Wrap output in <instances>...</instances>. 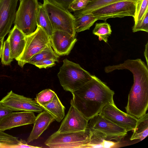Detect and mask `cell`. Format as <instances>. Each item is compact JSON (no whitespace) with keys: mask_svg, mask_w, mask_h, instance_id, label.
<instances>
[{"mask_svg":"<svg viewBox=\"0 0 148 148\" xmlns=\"http://www.w3.org/2000/svg\"><path fill=\"white\" fill-rule=\"evenodd\" d=\"M112 72L127 69L132 73L134 83L129 92L125 107L127 113L138 119L145 115L148 107V68L140 59H128L123 63L110 66Z\"/></svg>","mask_w":148,"mask_h":148,"instance_id":"cell-1","label":"cell"},{"mask_svg":"<svg viewBox=\"0 0 148 148\" xmlns=\"http://www.w3.org/2000/svg\"><path fill=\"white\" fill-rule=\"evenodd\" d=\"M116 124L123 127L127 132L133 130L138 119L120 110L114 104L106 105L99 113Z\"/></svg>","mask_w":148,"mask_h":148,"instance_id":"cell-12","label":"cell"},{"mask_svg":"<svg viewBox=\"0 0 148 148\" xmlns=\"http://www.w3.org/2000/svg\"><path fill=\"white\" fill-rule=\"evenodd\" d=\"M56 94L54 91L50 89L44 90L36 95L35 101L42 107L51 101Z\"/></svg>","mask_w":148,"mask_h":148,"instance_id":"cell-28","label":"cell"},{"mask_svg":"<svg viewBox=\"0 0 148 148\" xmlns=\"http://www.w3.org/2000/svg\"><path fill=\"white\" fill-rule=\"evenodd\" d=\"M6 108L14 111H30L40 113L43 109L35 100L14 93L11 90L0 101Z\"/></svg>","mask_w":148,"mask_h":148,"instance_id":"cell-10","label":"cell"},{"mask_svg":"<svg viewBox=\"0 0 148 148\" xmlns=\"http://www.w3.org/2000/svg\"><path fill=\"white\" fill-rule=\"evenodd\" d=\"M56 61L53 59H47L36 62L34 64L39 69L51 67L56 65Z\"/></svg>","mask_w":148,"mask_h":148,"instance_id":"cell-32","label":"cell"},{"mask_svg":"<svg viewBox=\"0 0 148 148\" xmlns=\"http://www.w3.org/2000/svg\"><path fill=\"white\" fill-rule=\"evenodd\" d=\"M41 107L58 122H60L64 117L65 108L56 94L51 101Z\"/></svg>","mask_w":148,"mask_h":148,"instance_id":"cell-18","label":"cell"},{"mask_svg":"<svg viewBox=\"0 0 148 148\" xmlns=\"http://www.w3.org/2000/svg\"><path fill=\"white\" fill-rule=\"evenodd\" d=\"M133 134L130 138L131 140L138 139L141 141L148 135V114L138 119L136 125L133 130Z\"/></svg>","mask_w":148,"mask_h":148,"instance_id":"cell-21","label":"cell"},{"mask_svg":"<svg viewBox=\"0 0 148 148\" xmlns=\"http://www.w3.org/2000/svg\"><path fill=\"white\" fill-rule=\"evenodd\" d=\"M43 6L47 12L53 30L66 32L75 36L73 15L48 0H43Z\"/></svg>","mask_w":148,"mask_h":148,"instance_id":"cell-6","label":"cell"},{"mask_svg":"<svg viewBox=\"0 0 148 148\" xmlns=\"http://www.w3.org/2000/svg\"><path fill=\"white\" fill-rule=\"evenodd\" d=\"M148 42L145 45V49L144 52V55L147 62V65L148 66Z\"/></svg>","mask_w":148,"mask_h":148,"instance_id":"cell-35","label":"cell"},{"mask_svg":"<svg viewBox=\"0 0 148 148\" xmlns=\"http://www.w3.org/2000/svg\"><path fill=\"white\" fill-rule=\"evenodd\" d=\"M92 75L78 64L66 58L58 74L60 84L66 91L71 93L89 81Z\"/></svg>","mask_w":148,"mask_h":148,"instance_id":"cell-3","label":"cell"},{"mask_svg":"<svg viewBox=\"0 0 148 148\" xmlns=\"http://www.w3.org/2000/svg\"><path fill=\"white\" fill-rule=\"evenodd\" d=\"M148 12V0H138L136 2L135 12L133 17L134 24L141 21Z\"/></svg>","mask_w":148,"mask_h":148,"instance_id":"cell-27","label":"cell"},{"mask_svg":"<svg viewBox=\"0 0 148 148\" xmlns=\"http://www.w3.org/2000/svg\"><path fill=\"white\" fill-rule=\"evenodd\" d=\"M72 94L74 104L88 120L99 113L107 104H114V92L95 75Z\"/></svg>","mask_w":148,"mask_h":148,"instance_id":"cell-2","label":"cell"},{"mask_svg":"<svg viewBox=\"0 0 148 148\" xmlns=\"http://www.w3.org/2000/svg\"><path fill=\"white\" fill-rule=\"evenodd\" d=\"M98 20L97 18L91 13L84 14L75 18L74 25L76 32L78 33L89 29Z\"/></svg>","mask_w":148,"mask_h":148,"instance_id":"cell-20","label":"cell"},{"mask_svg":"<svg viewBox=\"0 0 148 148\" xmlns=\"http://www.w3.org/2000/svg\"><path fill=\"white\" fill-rule=\"evenodd\" d=\"M139 31L148 32V12L145 14L142 20L134 24L132 27L133 32Z\"/></svg>","mask_w":148,"mask_h":148,"instance_id":"cell-30","label":"cell"},{"mask_svg":"<svg viewBox=\"0 0 148 148\" xmlns=\"http://www.w3.org/2000/svg\"><path fill=\"white\" fill-rule=\"evenodd\" d=\"M8 37L11 57L16 59L20 56L24 50L26 43V36L14 26L9 32Z\"/></svg>","mask_w":148,"mask_h":148,"instance_id":"cell-16","label":"cell"},{"mask_svg":"<svg viewBox=\"0 0 148 148\" xmlns=\"http://www.w3.org/2000/svg\"><path fill=\"white\" fill-rule=\"evenodd\" d=\"M36 117L33 112H13L0 120V130L3 132L15 127L33 124Z\"/></svg>","mask_w":148,"mask_h":148,"instance_id":"cell-15","label":"cell"},{"mask_svg":"<svg viewBox=\"0 0 148 148\" xmlns=\"http://www.w3.org/2000/svg\"><path fill=\"white\" fill-rule=\"evenodd\" d=\"M87 127L105 135L107 140H114L118 142L127 135L125 129L114 123L100 113L88 121Z\"/></svg>","mask_w":148,"mask_h":148,"instance_id":"cell-8","label":"cell"},{"mask_svg":"<svg viewBox=\"0 0 148 148\" xmlns=\"http://www.w3.org/2000/svg\"><path fill=\"white\" fill-rule=\"evenodd\" d=\"M11 56V51L9 43V38L4 42L1 57V62L3 65H10L13 61Z\"/></svg>","mask_w":148,"mask_h":148,"instance_id":"cell-29","label":"cell"},{"mask_svg":"<svg viewBox=\"0 0 148 148\" xmlns=\"http://www.w3.org/2000/svg\"><path fill=\"white\" fill-rule=\"evenodd\" d=\"M14 22L16 27L26 36L33 33L37 26L36 20L39 7L38 0H20Z\"/></svg>","mask_w":148,"mask_h":148,"instance_id":"cell-4","label":"cell"},{"mask_svg":"<svg viewBox=\"0 0 148 148\" xmlns=\"http://www.w3.org/2000/svg\"><path fill=\"white\" fill-rule=\"evenodd\" d=\"M57 6L66 10H68L70 5L75 0H48Z\"/></svg>","mask_w":148,"mask_h":148,"instance_id":"cell-33","label":"cell"},{"mask_svg":"<svg viewBox=\"0 0 148 148\" xmlns=\"http://www.w3.org/2000/svg\"><path fill=\"white\" fill-rule=\"evenodd\" d=\"M50 38L53 49L59 56L68 55L77 41L75 36L59 30H54Z\"/></svg>","mask_w":148,"mask_h":148,"instance_id":"cell-14","label":"cell"},{"mask_svg":"<svg viewBox=\"0 0 148 148\" xmlns=\"http://www.w3.org/2000/svg\"><path fill=\"white\" fill-rule=\"evenodd\" d=\"M13 112L12 111L5 107L0 103V120Z\"/></svg>","mask_w":148,"mask_h":148,"instance_id":"cell-34","label":"cell"},{"mask_svg":"<svg viewBox=\"0 0 148 148\" xmlns=\"http://www.w3.org/2000/svg\"><path fill=\"white\" fill-rule=\"evenodd\" d=\"M90 130L87 127L84 131L53 133L45 144L51 148H84L89 142Z\"/></svg>","mask_w":148,"mask_h":148,"instance_id":"cell-5","label":"cell"},{"mask_svg":"<svg viewBox=\"0 0 148 148\" xmlns=\"http://www.w3.org/2000/svg\"><path fill=\"white\" fill-rule=\"evenodd\" d=\"M39 4L36 20L37 25L41 27L50 38L52 35L54 30L43 4L40 3Z\"/></svg>","mask_w":148,"mask_h":148,"instance_id":"cell-22","label":"cell"},{"mask_svg":"<svg viewBox=\"0 0 148 148\" xmlns=\"http://www.w3.org/2000/svg\"><path fill=\"white\" fill-rule=\"evenodd\" d=\"M111 33V26L106 22L96 23L92 31V33L98 36L100 40H102L106 43L108 42V38Z\"/></svg>","mask_w":148,"mask_h":148,"instance_id":"cell-24","label":"cell"},{"mask_svg":"<svg viewBox=\"0 0 148 148\" xmlns=\"http://www.w3.org/2000/svg\"><path fill=\"white\" fill-rule=\"evenodd\" d=\"M136 3L127 1L117 2L99 8L90 13L98 20L106 22L111 18H121L126 16L134 17Z\"/></svg>","mask_w":148,"mask_h":148,"instance_id":"cell-9","label":"cell"},{"mask_svg":"<svg viewBox=\"0 0 148 148\" xmlns=\"http://www.w3.org/2000/svg\"><path fill=\"white\" fill-rule=\"evenodd\" d=\"M69 109L57 131L59 133L76 132L85 131L88 120L79 111L72 100Z\"/></svg>","mask_w":148,"mask_h":148,"instance_id":"cell-11","label":"cell"},{"mask_svg":"<svg viewBox=\"0 0 148 148\" xmlns=\"http://www.w3.org/2000/svg\"><path fill=\"white\" fill-rule=\"evenodd\" d=\"M26 43L24 50L15 60L18 64L23 68L34 55L44 49L50 42V38L40 26L37 25L35 31L26 36Z\"/></svg>","mask_w":148,"mask_h":148,"instance_id":"cell-7","label":"cell"},{"mask_svg":"<svg viewBox=\"0 0 148 148\" xmlns=\"http://www.w3.org/2000/svg\"><path fill=\"white\" fill-rule=\"evenodd\" d=\"M89 1V0H75L70 5L68 10L74 12L82 9L86 6Z\"/></svg>","mask_w":148,"mask_h":148,"instance_id":"cell-31","label":"cell"},{"mask_svg":"<svg viewBox=\"0 0 148 148\" xmlns=\"http://www.w3.org/2000/svg\"><path fill=\"white\" fill-rule=\"evenodd\" d=\"M90 130L91 134L89 142L84 146V148H104L105 141L107 140L106 136L101 133Z\"/></svg>","mask_w":148,"mask_h":148,"instance_id":"cell-26","label":"cell"},{"mask_svg":"<svg viewBox=\"0 0 148 148\" xmlns=\"http://www.w3.org/2000/svg\"><path fill=\"white\" fill-rule=\"evenodd\" d=\"M18 0H0V40L10 31Z\"/></svg>","mask_w":148,"mask_h":148,"instance_id":"cell-13","label":"cell"},{"mask_svg":"<svg viewBox=\"0 0 148 148\" xmlns=\"http://www.w3.org/2000/svg\"><path fill=\"white\" fill-rule=\"evenodd\" d=\"M21 140L0 130V148H19Z\"/></svg>","mask_w":148,"mask_h":148,"instance_id":"cell-25","label":"cell"},{"mask_svg":"<svg viewBox=\"0 0 148 148\" xmlns=\"http://www.w3.org/2000/svg\"><path fill=\"white\" fill-rule=\"evenodd\" d=\"M4 38L3 37L0 40V58L1 57Z\"/></svg>","mask_w":148,"mask_h":148,"instance_id":"cell-36","label":"cell"},{"mask_svg":"<svg viewBox=\"0 0 148 148\" xmlns=\"http://www.w3.org/2000/svg\"><path fill=\"white\" fill-rule=\"evenodd\" d=\"M138 0H89L83 9L74 12L73 15L76 18L82 15L90 13L94 10L103 6L117 2L127 1L136 2Z\"/></svg>","mask_w":148,"mask_h":148,"instance_id":"cell-19","label":"cell"},{"mask_svg":"<svg viewBox=\"0 0 148 148\" xmlns=\"http://www.w3.org/2000/svg\"><path fill=\"white\" fill-rule=\"evenodd\" d=\"M55 120L52 115L45 111L40 113L33 123V127L27 138V143L38 139Z\"/></svg>","mask_w":148,"mask_h":148,"instance_id":"cell-17","label":"cell"},{"mask_svg":"<svg viewBox=\"0 0 148 148\" xmlns=\"http://www.w3.org/2000/svg\"><path fill=\"white\" fill-rule=\"evenodd\" d=\"M59 58V56L54 51L50 42L44 49L33 56L27 63L34 65L36 62L50 59L58 62Z\"/></svg>","mask_w":148,"mask_h":148,"instance_id":"cell-23","label":"cell"}]
</instances>
